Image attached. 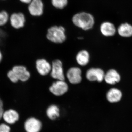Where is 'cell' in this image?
Here are the masks:
<instances>
[{"label": "cell", "mask_w": 132, "mask_h": 132, "mask_svg": "<svg viewBox=\"0 0 132 132\" xmlns=\"http://www.w3.org/2000/svg\"><path fill=\"white\" fill-rule=\"evenodd\" d=\"M10 21L13 28L20 29L23 28L25 26L26 17L22 13H14L10 16Z\"/></svg>", "instance_id": "9"}, {"label": "cell", "mask_w": 132, "mask_h": 132, "mask_svg": "<svg viewBox=\"0 0 132 132\" xmlns=\"http://www.w3.org/2000/svg\"><path fill=\"white\" fill-rule=\"evenodd\" d=\"M50 74L54 79L57 80H65L62 64L59 60H55L52 62Z\"/></svg>", "instance_id": "3"}, {"label": "cell", "mask_w": 132, "mask_h": 132, "mask_svg": "<svg viewBox=\"0 0 132 132\" xmlns=\"http://www.w3.org/2000/svg\"><path fill=\"white\" fill-rule=\"evenodd\" d=\"M2 59V53L1 52L0 50V62L1 61Z\"/></svg>", "instance_id": "25"}, {"label": "cell", "mask_w": 132, "mask_h": 132, "mask_svg": "<svg viewBox=\"0 0 132 132\" xmlns=\"http://www.w3.org/2000/svg\"><path fill=\"white\" fill-rule=\"evenodd\" d=\"M72 21L75 26L85 31L92 29L95 24L93 15L87 12H81L73 15Z\"/></svg>", "instance_id": "1"}, {"label": "cell", "mask_w": 132, "mask_h": 132, "mask_svg": "<svg viewBox=\"0 0 132 132\" xmlns=\"http://www.w3.org/2000/svg\"><path fill=\"white\" fill-rule=\"evenodd\" d=\"M47 114L48 118L52 120H54L59 116V109L55 105H52L48 108Z\"/></svg>", "instance_id": "18"}, {"label": "cell", "mask_w": 132, "mask_h": 132, "mask_svg": "<svg viewBox=\"0 0 132 132\" xmlns=\"http://www.w3.org/2000/svg\"><path fill=\"white\" fill-rule=\"evenodd\" d=\"M9 19V15L7 12L3 11L0 12V26H4L7 23Z\"/></svg>", "instance_id": "20"}, {"label": "cell", "mask_w": 132, "mask_h": 132, "mask_svg": "<svg viewBox=\"0 0 132 132\" xmlns=\"http://www.w3.org/2000/svg\"><path fill=\"white\" fill-rule=\"evenodd\" d=\"M10 125L6 123H0V132H10Z\"/></svg>", "instance_id": "22"}, {"label": "cell", "mask_w": 132, "mask_h": 132, "mask_svg": "<svg viewBox=\"0 0 132 132\" xmlns=\"http://www.w3.org/2000/svg\"><path fill=\"white\" fill-rule=\"evenodd\" d=\"M122 97V92L116 88H111L106 94L107 99L111 103H115L119 101Z\"/></svg>", "instance_id": "15"}, {"label": "cell", "mask_w": 132, "mask_h": 132, "mask_svg": "<svg viewBox=\"0 0 132 132\" xmlns=\"http://www.w3.org/2000/svg\"><path fill=\"white\" fill-rule=\"evenodd\" d=\"M21 2L26 4H29L32 1V0H20Z\"/></svg>", "instance_id": "24"}, {"label": "cell", "mask_w": 132, "mask_h": 132, "mask_svg": "<svg viewBox=\"0 0 132 132\" xmlns=\"http://www.w3.org/2000/svg\"><path fill=\"white\" fill-rule=\"evenodd\" d=\"M4 112L3 102L0 98V121L2 119L3 115Z\"/></svg>", "instance_id": "23"}, {"label": "cell", "mask_w": 132, "mask_h": 132, "mask_svg": "<svg viewBox=\"0 0 132 132\" xmlns=\"http://www.w3.org/2000/svg\"><path fill=\"white\" fill-rule=\"evenodd\" d=\"M44 5L42 0H32L29 3L28 10L32 16H40L44 13Z\"/></svg>", "instance_id": "4"}, {"label": "cell", "mask_w": 132, "mask_h": 132, "mask_svg": "<svg viewBox=\"0 0 132 132\" xmlns=\"http://www.w3.org/2000/svg\"><path fill=\"white\" fill-rule=\"evenodd\" d=\"M42 127L40 121L35 117L28 118L24 123V128L27 132H40Z\"/></svg>", "instance_id": "7"}, {"label": "cell", "mask_w": 132, "mask_h": 132, "mask_svg": "<svg viewBox=\"0 0 132 132\" xmlns=\"http://www.w3.org/2000/svg\"><path fill=\"white\" fill-rule=\"evenodd\" d=\"M12 70L14 72L18 80L22 82L28 80L31 76V74L26 67L22 65L14 66Z\"/></svg>", "instance_id": "11"}, {"label": "cell", "mask_w": 132, "mask_h": 132, "mask_svg": "<svg viewBox=\"0 0 132 132\" xmlns=\"http://www.w3.org/2000/svg\"><path fill=\"white\" fill-rule=\"evenodd\" d=\"M76 60L79 65L81 66L87 65L90 61V54L87 50H82L78 53Z\"/></svg>", "instance_id": "16"}, {"label": "cell", "mask_w": 132, "mask_h": 132, "mask_svg": "<svg viewBox=\"0 0 132 132\" xmlns=\"http://www.w3.org/2000/svg\"><path fill=\"white\" fill-rule=\"evenodd\" d=\"M105 73L104 71L100 68H91L87 71L86 77L90 81L102 82L104 80Z\"/></svg>", "instance_id": "6"}, {"label": "cell", "mask_w": 132, "mask_h": 132, "mask_svg": "<svg viewBox=\"0 0 132 132\" xmlns=\"http://www.w3.org/2000/svg\"><path fill=\"white\" fill-rule=\"evenodd\" d=\"M104 80L108 84L114 85L120 81V76L116 70L111 69L105 74Z\"/></svg>", "instance_id": "13"}, {"label": "cell", "mask_w": 132, "mask_h": 132, "mask_svg": "<svg viewBox=\"0 0 132 132\" xmlns=\"http://www.w3.org/2000/svg\"><path fill=\"white\" fill-rule=\"evenodd\" d=\"M36 71L39 75L45 76L50 72L52 65L44 59H39L35 62Z\"/></svg>", "instance_id": "10"}, {"label": "cell", "mask_w": 132, "mask_h": 132, "mask_svg": "<svg viewBox=\"0 0 132 132\" xmlns=\"http://www.w3.org/2000/svg\"><path fill=\"white\" fill-rule=\"evenodd\" d=\"M101 32L106 37L113 36L116 32V29L113 24L109 22H105L100 27Z\"/></svg>", "instance_id": "14"}, {"label": "cell", "mask_w": 132, "mask_h": 132, "mask_svg": "<svg viewBox=\"0 0 132 132\" xmlns=\"http://www.w3.org/2000/svg\"><path fill=\"white\" fill-rule=\"evenodd\" d=\"M46 37L48 40L54 43H62L67 38L65 29L61 26H51L48 29Z\"/></svg>", "instance_id": "2"}, {"label": "cell", "mask_w": 132, "mask_h": 132, "mask_svg": "<svg viewBox=\"0 0 132 132\" xmlns=\"http://www.w3.org/2000/svg\"><path fill=\"white\" fill-rule=\"evenodd\" d=\"M7 77L11 82L13 83H16L19 81L15 74L14 72L12 70H10L8 72Z\"/></svg>", "instance_id": "21"}, {"label": "cell", "mask_w": 132, "mask_h": 132, "mask_svg": "<svg viewBox=\"0 0 132 132\" xmlns=\"http://www.w3.org/2000/svg\"><path fill=\"white\" fill-rule=\"evenodd\" d=\"M19 114L17 111L13 109L5 111L3 115L2 119L5 123L9 125H13L19 120Z\"/></svg>", "instance_id": "12"}, {"label": "cell", "mask_w": 132, "mask_h": 132, "mask_svg": "<svg viewBox=\"0 0 132 132\" xmlns=\"http://www.w3.org/2000/svg\"><path fill=\"white\" fill-rule=\"evenodd\" d=\"M81 69L76 67L69 69L67 73V77L69 82L72 84H78L82 80Z\"/></svg>", "instance_id": "8"}, {"label": "cell", "mask_w": 132, "mask_h": 132, "mask_svg": "<svg viewBox=\"0 0 132 132\" xmlns=\"http://www.w3.org/2000/svg\"><path fill=\"white\" fill-rule=\"evenodd\" d=\"M51 4L57 9H64L68 6V0H51Z\"/></svg>", "instance_id": "19"}, {"label": "cell", "mask_w": 132, "mask_h": 132, "mask_svg": "<svg viewBox=\"0 0 132 132\" xmlns=\"http://www.w3.org/2000/svg\"><path fill=\"white\" fill-rule=\"evenodd\" d=\"M119 35L123 37L132 36V26L128 23L122 24L118 28Z\"/></svg>", "instance_id": "17"}, {"label": "cell", "mask_w": 132, "mask_h": 132, "mask_svg": "<svg viewBox=\"0 0 132 132\" xmlns=\"http://www.w3.org/2000/svg\"><path fill=\"white\" fill-rule=\"evenodd\" d=\"M68 86L65 80H57L49 88L50 91L56 96H61L67 92Z\"/></svg>", "instance_id": "5"}]
</instances>
